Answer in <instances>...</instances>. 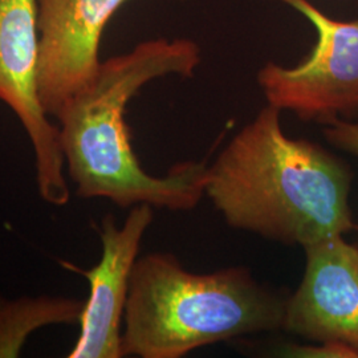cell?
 <instances>
[{
	"label": "cell",
	"mask_w": 358,
	"mask_h": 358,
	"mask_svg": "<svg viewBox=\"0 0 358 358\" xmlns=\"http://www.w3.org/2000/svg\"><path fill=\"white\" fill-rule=\"evenodd\" d=\"M199 63V47L187 38L143 41L101 62L90 85L55 117L65 171L78 198H105L121 208L150 205L190 211L198 206L205 195L208 164L187 161L162 177L149 174L131 148L125 113L148 83L170 75L192 77Z\"/></svg>",
	"instance_id": "cell-1"
},
{
	"label": "cell",
	"mask_w": 358,
	"mask_h": 358,
	"mask_svg": "<svg viewBox=\"0 0 358 358\" xmlns=\"http://www.w3.org/2000/svg\"><path fill=\"white\" fill-rule=\"evenodd\" d=\"M267 105L208 165L205 195L235 230L306 247L355 229L353 173L319 143L285 136Z\"/></svg>",
	"instance_id": "cell-2"
},
{
	"label": "cell",
	"mask_w": 358,
	"mask_h": 358,
	"mask_svg": "<svg viewBox=\"0 0 358 358\" xmlns=\"http://www.w3.org/2000/svg\"><path fill=\"white\" fill-rule=\"evenodd\" d=\"M285 299L247 267L194 273L167 252L137 259L124 313L122 353L182 358L238 337L282 329Z\"/></svg>",
	"instance_id": "cell-3"
},
{
	"label": "cell",
	"mask_w": 358,
	"mask_h": 358,
	"mask_svg": "<svg viewBox=\"0 0 358 358\" xmlns=\"http://www.w3.org/2000/svg\"><path fill=\"white\" fill-rule=\"evenodd\" d=\"M301 13L317 40L300 64L267 63L257 84L267 103L303 121L329 124L358 115V16L337 20L309 0H279Z\"/></svg>",
	"instance_id": "cell-4"
},
{
	"label": "cell",
	"mask_w": 358,
	"mask_h": 358,
	"mask_svg": "<svg viewBox=\"0 0 358 358\" xmlns=\"http://www.w3.org/2000/svg\"><path fill=\"white\" fill-rule=\"evenodd\" d=\"M38 0H0V101L17 117L32 145L41 199L60 207L72 192L59 127L38 100Z\"/></svg>",
	"instance_id": "cell-5"
},
{
	"label": "cell",
	"mask_w": 358,
	"mask_h": 358,
	"mask_svg": "<svg viewBox=\"0 0 358 358\" xmlns=\"http://www.w3.org/2000/svg\"><path fill=\"white\" fill-rule=\"evenodd\" d=\"M129 0H38V93L56 117L97 75L109 20Z\"/></svg>",
	"instance_id": "cell-6"
},
{
	"label": "cell",
	"mask_w": 358,
	"mask_h": 358,
	"mask_svg": "<svg viewBox=\"0 0 358 358\" xmlns=\"http://www.w3.org/2000/svg\"><path fill=\"white\" fill-rule=\"evenodd\" d=\"M153 219L150 205L130 207L122 226H117L113 215L108 214L99 229L103 247L100 262L90 269L62 262L63 267L84 276L90 282V297L78 321L80 334L68 357H124L121 325L128 300L129 282L143 235Z\"/></svg>",
	"instance_id": "cell-7"
},
{
	"label": "cell",
	"mask_w": 358,
	"mask_h": 358,
	"mask_svg": "<svg viewBox=\"0 0 358 358\" xmlns=\"http://www.w3.org/2000/svg\"><path fill=\"white\" fill-rule=\"evenodd\" d=\"M306 269L287 296L282 329L315 343H340L358 352V247L344 235L304 247Z\"/></svg>",
	"instance_id": "cell-8"
},
{
	"label": "cell",
	"mask_w": 358,
	"mask_h": 358,
	"mask_svg": "<svg viewBox=\"0 0 358 358\" xmlns=\"http://www.w3.org/2000/svg\"><path fill=\"white\" fill-rule=\"evenodd\" d=\"M85 301L63 296L0 294V358L22 355L28 337L50 325H72L80 321Z\"/></svg>",
	"instance_id": "cell-9"
},
{
	"label": "cell",
	"mask_w": 358,
	"mask_h": 358,
	"mask_svg": "<svg viewBox=\"0 0 358 358\" xmlns=\"http://www.w3.org/2000/svg\"><path fill=\"white\" fill-rule=\"evenodd\" d=\"M284 357L299 358H358L356 349L340 343H315L285 344L279 350Z\"/></svg>",
	"instance_id": "cell-10"
},
{
	"label": "cell",
	"mask_w": 358,
	"mask_h": 358,
	"mask_svg": "<svg viewBox=\"0 0 358 358\" xmlns=\"http://www.w3.org/2000/svg\"><path fill=\"white\" fill-rule=\"evenodd\" d=\"M322 134L333 148L358 158V121L337 120L325 124Z\"/></svg>",
	"instance_id": "cell-11"
}]
</instances>
